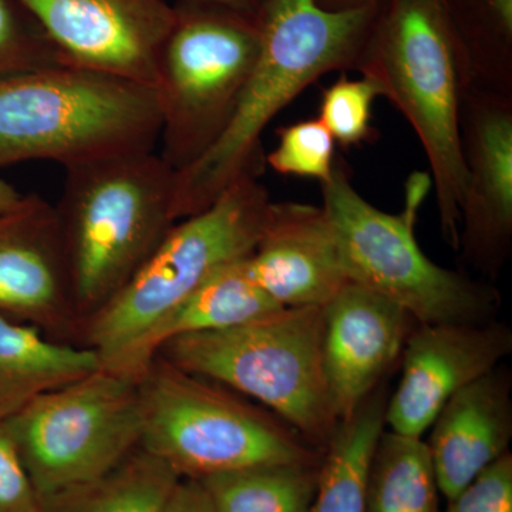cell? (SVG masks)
Wrapping results in <instances>:
<instances>
[{"instance_id":"cell-1","label":"cell","mask_w":512,"mask_h":512,"mask_svg":"<svg viewBox=\"0 0 512 512\" xmlns=\"http://www.w3.org/2000/svg\"><path fill=\"white\" fill-rule=\"evenodd\" d=\"M377 5L332 12L315 0H265L261 53L231 123L204 156L175 173V221L207 210L241 178L262 174L265 128L323 74L355 70Z\"/></svg>"},{"instance_id":"cell-2","label":"cell","mask_w":512,"mask_h":512,"mask_svg":"<svg viewBox=\"0 0 512 512\" xmlns=\"http://www.w3.org/2000/svg\"><path fill=\"white\" fill-rule=\"evenodd\" d=\"M355 70L377 84L419 137L441 231L457 249L466 190L460 109L470 70L443 0L380 2Z\"/></svg>"},{"instance_id":"cell-3","label":"cell","mask_w":512,"mask_h":512,"mask_svg":"<svg viewBox=\"0 0 512 512\" xmlns=\"http://www.w3.org/2000/svg\"><path fill=\"white\" fill-rule=\"evenodd\" d=\"M64 171L53 208L83 325L133 279L177 222L175 171L154 150L93 158Z\"/></svg>"},{"instance_id":"cell-4","label":"cell","mask_w":512,"mask_h":512,"mask_svg":"<svg viewBox=\"0 0 512 512\" xmlns=\"http://www.w3.org/2000/svg\"><path fill=\"white\" fill-rule=\"evenodd\" d=\"M160 131L151 87L70 66L0 79V168L154 150Z\"/></svg>"},{"instance_id":"cell-5","label":"cell","mask_w":512,"mask_h":512,"mask_svg":"<svg viewBox=\"0 0 512 512\" xmlns=\"http://www.w3.org/2000/svg\"><path fill=\"white\" fill-rule=\"evenodd\" d=\"M140 447L180 478L269 464H320L323 453L244 396L154 356L140 376Z\"/></svg>"},{"instance_id":"cell-6","label":"cell","mask_w":512,"mask_h":512,"mask_svg":"<svg viewBox=\"0 0 512 512\" xmlns=\"http://www.w3.org/2000/svg\"><path fill=\"white\" fill-rule=\"evenodd\" d=\"M322 340L323 308L302 306L168 340L157 355L256 400L323 453L340 420L323 367Z\"/></svg>"},{"instance_id":"cell-7","label":"cell","mask_w":512,"mask_h":512,"mask_svg":"<svg viewBox=\"0 0 512 512\" xmlns=\"http://www.w3.org/2000/svg\"><path fill=\"white\" fill-rule=\"evenodd\" d=\"M272 204L259 177L247 175L207 210L175 222L133 279L84 320L79 345L96 352L101 366L117 365L208 276L252 254Z\"/></svg>"},{"instance_id":"cell-8","label":"cell","mask_w":512,"mask_h":512,"mask_svg":"<svg viewBox=\"0 0 512 512\" xmlns=\"http://www.w3.org/2000/svg\"><path fill=\"white\" fill-rule=\"evenodd\" d=\"M156 90L161 151L178 173L227 130L261 53L259 19L207 0H178Z\"/></svg>"},{"instance_id":"cell-9","label":"cell","mask_w":512,"mask_h":512,"mask_svg":"<svg viewBox=\"0 0 512 512\" xmlns=\"http://www.w3.org/2000/svg\"><path fill=\"white\" fill-rule=\"evenodd\" d=\"M320 185L322 208L350 282L396 303L417 325L493 320L497 289L431 261L417 244L416 222L366 201L345 165L335 163L332 177Z\"/></svg>"},{"instance_id":"cell-10","label":"cell","mask_w":512,"mask_h":512,"mask_svg":"<svg viewBox=\"0 0 512 512\" xmlns=\"http://www.w3.org/2000/svg\"><path fill=\"white\" fill-rule=\"evenodd\" d=\"M40 500L92 483L140 447V377L101 366L5 421Z\"/></svg>"},{"instance_id":"cell-11","label":"cell","mask_w":512,"mask_h":512,"mask_svg":"<svg viewBox=\"0 0 512 512\" xmlns=\"http://www.w3.org/2000/svg\"><path fill=\"white\" fill-rule=\"evenodd\" d=\"M36 20L64 66L156 87L173 28L165 0H16Z\"/></svg>"},{"instance_id":"cell-12","label":"cell","mask_w":512,"mask_h":512,"mask_svg":"<svg viewBox=\"0 0 512 512\" xmlns=\"http://www.w3.org/2000/svg\"><path fill=\"white\" fill-rule=\"evenodd\" d=\"M460 140L466 190L457 249L494 278L512 244V94L467 87Z\"/></svg>"},{"instance_id":"cell-13","label":"cell","mask_w":512,"mask_h":512,"mask_svg":"<svg viewBox=\"0 0 512 512\" xmlns=\"http://www.w3.org/2000/svg\"><path fill=\"white\" fill-rule=\"evenodd\" d=\"M511 352V329L494 319L414 326L402 352V377L387 399L386 426L421 439L451 397L494 372Z\"/></svg>"},{"instance_id":"cell-14","label":"cell","mask_w":512,"mask_h":512,"mask_svg":"<svg viewBox=\"0 0 512 512\" xmlns=\"http://www.w3.org/2000/svg\"><path fill=\"white\" fill-rule=\"evenodd\" d=\"M0 315L79 345L55 208L40 195L0 212Z\"/></svg>"},{"instance_id":"cell-15","label":"cell","mask_w":512,"mask_h":512,"mask_svg":"<svg viewBox=\"0 0 512 512\" xmlns=\"http://www.w3.org/2000/svg\"><path fill=\"white\" fill-rule=\"evenodd\" d=\"M416 325L396 303L353 282L323 306V367L340 421L379 387Z\"/></svg>"},{"instance_id":"cell-16","label":"cell","mask_w":512,"mask_h":512,"mask_svg":"<svg viewBox=\"0 0 512 512\" xmlns=\"http://www.w3.org/2000/svg\"><path fill=\"white\" fill-rule=\"evenodd\" d=\"M247 268L282 308H323L350 282L325 211L301 202L272 204Z\"/></svg>"},{"instance_id":"cell-17","label":"cell","mask_w":512,"mask_h":512,"mask_svg":"<svg viewBox=\"0 0 512 512\" xmlns=\"http://www.w3.org/2000/svg\"><path fill=\"white\" fill-rule=\"evenodd\" d=\"M426 441L440 494H460L508 453L512 439L510 376L495 369L448 400Z\"/></svg>"},{"instance_id":"cell-18","label":"cell","mask_w":512,"mask_h":512,"mask_svg":"<svg viewBox=\"0 0 512 512\" xmlns=\"http://www.w3.org/2000/svg\"><path fill=\"white\" fill-rule=\"evenodd\" d=\"M247 258L229 262L208 276L109 369L140 377L168 340L234 328L282 309L252 281Z\"/></svg>"},{"instance_id":"cell-19","label":"cell","mask_w":512,"mask_h":512,"mask_svg":"<svg viewBox=\"0 0 512 512\" xmlns=\"http://www.w3.org/2000/svg\"><path fill=\"white\" fill-rule=\"evenodd\" d=\"M101 367L92 349L0 315V423L36 397Z\"/></svg>"},{"instance_id":"cell-20","label":"cell","mask_w":512,"mask_h":512,"mask_svg":"<svg viewBox=\"0 0 512 512\" xmlns=\"http://www.w3.org/2000/svg\"><path fill=\"white\" fill-rule=\"evenodd\" d=\"M386 389L375 392L340 421L323 450L318 490L309 512H363L367 473L386 421Z\"/></svg>"},{"instance_id":"cell-21","label":"cell","mask_w":512,"mask_h":512,"mask_svg":"<svg viewBox=\"0 0 512 512\" xmlns=\"http://www.w3.org/2000/svg\"><path fill=\"white\" fill-rule=\"evenodd\" d=\"M180 480L167 464L138 447L99 480L45 498L43 512H164Z\"/></svg>"},{"instance_id":"cell-22","label":"cell","mask_w":512,"mask_h":512,"mask_svg":"<svg viewBox=\"0 0 512 512\" xmlns=\"http://www.w3.org/2000/svg\"><path fill=\"white\" fill-rule=\"evenodd\" d=\"M426 441L383 431L369 473L363 512H440Z\"/></svg>"},{"instance_id":"cell-23","label":"cell","mask_w":512,"mask_h":512,"mask_svg":"<svg viewBox=\"0 0 512 512\" xmlns=\"http://www.w3.org/2000/svg\"><path fill=\"white\" fill-rule=\"evenodd\" d=\"M320 464H269L217 474L200 483L217 512H309Z\"/></svg>"},{"instance_id":"cell-24","label":"cell","mask_w":512,"mask_h":512,"mask_svg":"<svg viewBox=\"0 0 512 512\" xmlns=\"http://www.w3.org/2000/svg\"><path fill=\"white\" fill-rule=\"evenodd\" d=\"M466 53L470 86L512 94V0H443Z\"/></svg>"},{"instance_id":"cell-25","label":"cell","mask_w":512,"mask_h":512,"mask_svg":"<svg viewBox=\"0 0 512 512\" xmlns=\"http://www.w3.org/2000/svg\"><path fill=\"white\" fill-rule=\"evenodd\" d=\"M380 96L377 84L367 77L349 80L342 74L338 82L323 90L318 119L340 147L360 146L375 136L373 104Z\"/></svg>"},{"instance_id":"cell-26","label":"cell","mask_w":512,"mask_h":512,"mask_svg":"<svg viewBox=\"0 0 512 512\" xmlns=\"http://www.w3.org/2000/svg\"><path fill=\"white\" fill-rule=\"evenodd\" d=\"M278 144L265 164L282 175L328 181L335 168V140L319 119L298 121L278 130Z\"/></svg>"},{"instance_id":"cell-27","label":"cell","mask_w":512,"mask_h":512,"mask_svg":"<svg viewBox=\"0 0 512 512\" xmlns=\"http://www.w3.org/2000/svg\"><path fill=\"white\" fill-rule=\"evenodd\" d=\"M64 66L55 46L16 0H0V79Z\"/></svg>"},{"instance_id":"cell-28","label":"cell","mask_w":512,"mask_h":512,"mask_svg":"<svg viewBox=\"0 0 512 512\" xmlns=\"http://www.w3.org/2000/svg\"><path fill=\"white\" fill-rule=\"evenodd\" d=\"M446 512H512V456L510 451L478 474L448 501Z\"/></svg>"},{"instance_id":"cell-29","label":"cell","mask_w":512,"mask_h":512,"mask_svg":"<svg viewBox=\"0 0 512 512\" xmlns=\"http://www.w3.org/2000/svg\"><path fill=\"white\" fill-rule=\"evenodd\" d=\"M0 512H43L42 500L5 423H0Z\"/></svg>"},{"instance_id":"cell-30","label":"cell","mask_w":512,"mask_h":512,"mask_svg":"<svg viewBox=\"0 0 512 512\" xmlns=\"http://www.w3.org/2000/svg\"><path fill=\"white\" fill-rule=\"evenodd\" d=\"M164 512H217L200 481L181 478L165 504Z\"/></svg>"},{"instance_id":"cell-31","label":"cell","mask_w":512,"mask_h":512,"mask_svg":"<svg viewBox=\"0 0 512 512\" xmlns=\"http://www.w3.org/2000/svg\"><path fill=\"white\" fill-rule=\"evenodd\" d=\"M207 2L218 3V5L227 6L229 9L259 19L265 0H207Z\"/></svg>"},{"instance_id":"cell-32","label":"cell","mask_w":512,"mask_h":512,"mask_svg":"<svg viewBox=\"0 0 512 512\" xmlns=\"http://www.w3.org/2000/svg\"><path fill=\"white\" fill-rule=\"evenodd\" d=\"M383 0H315L319 8L340 12V10H352L377 5Z\"/></svg>"},{"instance_id":"cell-33","label":"cell","mask_w":512,"mask_h":512,"mask_svg":"<svg viewBox=\"0 0 512 512\" xmlns=\"http://www.w3.org/2000/svg\"><path fill=\"white\" fill-rule=\"evenodd\" d=\"M22 197L23 194H20L13 185L6 183L3 178H0V212L15 207Z\"/></svg>"}]
</instances>
